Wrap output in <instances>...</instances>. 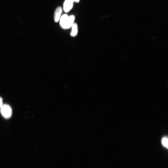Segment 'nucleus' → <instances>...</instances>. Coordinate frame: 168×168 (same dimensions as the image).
Returning <instances> with one entry per match:
<instances>
[{
  "mask_svg": "<svg viewBox=\"0 0 168 168\" xmlns=\"http://www.w3.org/2000/svg\"><path fill=\"white\" fill-rule=\"evenodd\" d=\"M1 109L2 115L4 118L7 119L11 117L12 110L10 105L6 104L3 105Z\"/></svg>",
  "mask_w": 168,
  "mask_h": 168,
  "instance_id": "obj_2",
  "label": "nucleus"
},
{
  "mask_svg": "<svg viewBox=\"0 0 168 168\" xmlns=\"http://www.w3.org/2000/svg\"><path fill=\"white\" fill-rule=\"evenodd\" d=\"M75 19L74 15L68 16L67 14H64L59 19L60 26L64 29L70 28L74 24Z\"/></svg>",
  "mask_w": 168,
  "mask_h": 168,
  "instance_id": "obj_1",
  "label": "nucleus"
},
{
  "mask_svg": "<svg viewBox=\"0 0 168 168\" xmlns=\"http://www.w3.org/2000/svg\"><path fill=\"white\" fill-rule=\"evenodd\" d=\"M74 3L73 0H65L63 5L64 11L66 13L69 12L73 8Z\"/></svg>",
  "mask_w": 168,
  "mask_h": 168,
  "instance_id": "obj_3",
  "label": "nucleus"
},
{
  "mask_svg": "<svg viewBox=\"0 0 168 168\" xmlns=\"http://www.w3.org/2000/svg\"><path fill=\"white\" fill-rule=\"evenodd\" d=\"M162 143L164 147L168 148V139L167 137H164L162 139Z\"/></svg>",
  "mask_w": 168,
  "mask_h": 168,
  "instance_id": "obj_6",
  "label": "nucleus"
},
{
  "mask_svg": "<svg viewBox=\"0 0 168 168\" xmlns=\"http://www.w3.org/2000/svg\"><path fill=\"white\" fill-rule=\"evenodd\" d=\"M62 11V7L60 6L58 7L56 9L54 14V20L56 22L59 20Z\"/></svg>",
  "mask_w": 168,
  "mask_h": 168,
  "instance_id": "obj_4",
  "label": "nucleus"
},
{
  "mask_svg": "<svg viewBox=\"0 0 168 168\" xmlns=\"http://www.w3.org/2000/svg\"><path fill=\"white\" fill-rule=\"evenodd\" d=\"M3 105V99L1 97H0V109H1Z\"/></svg>",
  "mask_w": 168,
  "mask_h": 168,
  "instance_id": "obj_7",
  "label": "nucleus"
},
{
  "mask_svg": "<svg viewBox=\"0 0 168 168\" xmlns=\"http://www.w3.org/2000/svg\"><path fill=\"white\" fill-rule=\"evenodd\" d=\"M72 30L71 35L72 37H75L77 35L78 33V26L77 24L74 23L71 27Z\"/></svg>",
  "mask_w": 168,
  "mask_h": 168,
  "instance_id": "obj_5",
  "label": "nucleus"
},
{
  "mask_svg": "<svg viewBox=\"0 0 168 168\" xmlns=\"http://www.w3.org/2000/svg\"><path fill=\"white\" fill-rule=\"evenodd\" d=\"M74 2L78 3L80 1V0H73Z\"/></svg>",
  "mask_w": 168,
  "mask_h": 168,
  "instance_id": "obj_8",
  "label": "nucleus"
}]
</instances>
